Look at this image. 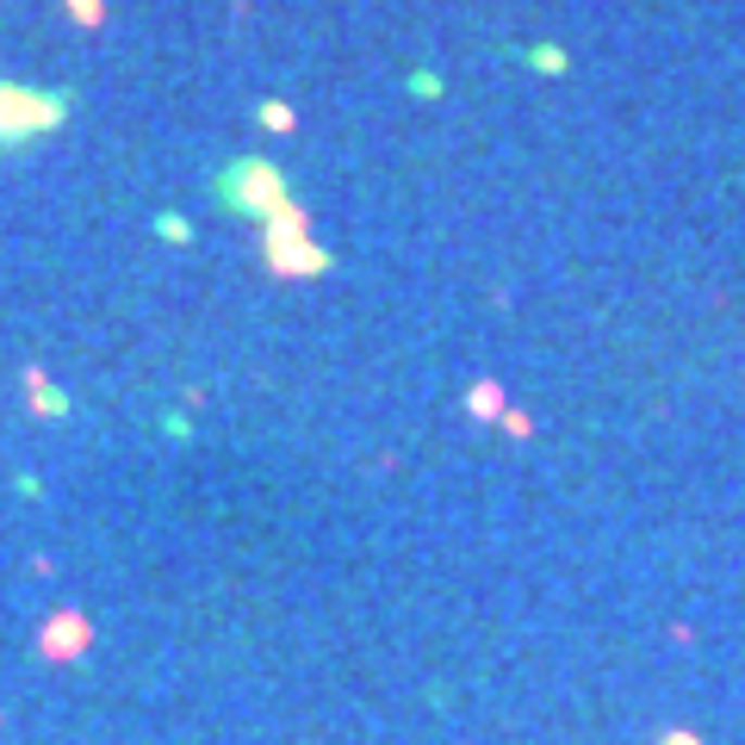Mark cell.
Instances as JSON below:
<instances>
[{
	"instance_id": "3",
	"label": "cell",
	"mask_w": 745,
	"mask_h": 745,
	"mask_svg": "<svg viewBox=\"0 0 745 745\" xmlns=\"http://www.w3.org/2000/svg\"><path fill=\"white\" fill-rule=\"evenodd\" d=\"M267 262L280 267V274H317V267H324V255L305 242V230H292V224L280 218L274 230H267Z\"/></svg>"
},
{
	"instance_id": "5",
	"label": "cell",
	"mask_w": 745,
	"mask_h": 745,
	"mask_svg": "<svg viewBox=\"0 0 745 745\" xmlns=\"http://www.w3.org/2000/svg\"><path fill=\"white\" fill-rule=\"evenodd\" d=\"M25 392H31V404H38L45 417H68V392H56L45 372H31V379H25Z\"/></svg>"
},
{
	"instance_id": "4",
	"label": "cell",
	"mask_w": 745,
	"mask_h": 745,
	"mask_svg": "<svg viewBox=\"0 0 745 745\" xmlns=\"http://www.w3.org/2000/svg\"><path fill=\"white\" fill-rule=\"evenodd\" d=\"M88 640H93V628L81 621V615H56L45 634H38V646H45L50 658H75L81 646H88Z\"/></svg>"
},
{
	"instance_id": "6",
	"label": "cell",
	"mask_w": 745,
	"mask_h": 745,
	"mask_svg": "<svg viewBox=\"0 0 745 745\" xmlns=\"http://www.w3.org/2000/svg\"><path fill=\"white\" fill-rule=\"evenodd\" d=\"M63 7H68V20L75 25H100L106 20V0H63Z\"/></svg>"
},
{
	"instance_id": "1",
	"label": "cell",
	"mask_w": 745,
	"mask_h": 745,
	"mask_svg": "<svg viewBox=\"0 0 745 745\" xmlns=\"http://www.w3.org/2000/svg\"><path fill=\"white\" fill-rule=\"evenodd\" d=\"M63 118H68V93L0 81V150H7V143H31V137L56 131Z\"/></svg>"
},
{
	"instance_id": "7",
	"label": "cell",
	"mask_w": 745,
	"mask_h": 745,
	"mask_svg": "<svg viewBox=\"0 0 745 745\" xmlns=\"http://www.w3.org/2000/svg\"><path fill=\"white\" fill-rule=\"evenodd\" d=\"M155 230H162V237H168V242H187V224H180V218H175V212H168V218L155 224Z\"/></svg>"
},
{
	"instance_id": "2",
	"label": "cell",
	"mask_w": 745,
	"mask_h": 745,
	"mask_svg": "<svg viewBox=\"0 0 745 745\" xmlns=\"http://www.w3.org/2000/svg\"><path fill=\"white\" fill-rule=\"evenodd\" d=\"M224 199L237 212H280V175L267 162H242V168L224 175Z\"/></svg>"
}]
</instances>
